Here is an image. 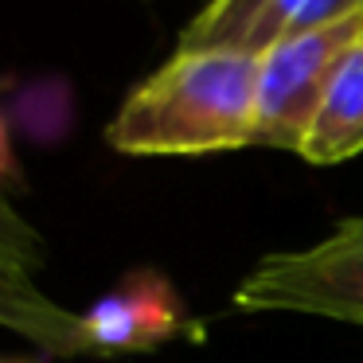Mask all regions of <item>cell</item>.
<instances>
[{
    "instance_id": "cell-1",
    "label": "cell",
    "mask_w": 363,
    "mask_h": 363,
    "mask_svg": "<svg viewBox=\"0 0 363 363\" xmlns=\"http://www.w3.org/2000/svg\"><path fill=\"white\" fill-rule=\"evenodd\" d=\"M258 55L176 51L121 102L106 141L133 157H199L254 145Z\"/></svg>"
},
{
    "instance_id": "cell-2",
    "label": "cell",
    "mask_w": 363,
    "mask_h": 363,
    "mask_svg": "<svg viewBox=\"0 0 363 363\" xmlns=\"http://www.w3.org/2000/svg\"><path fill=\"white\" fill-rule=\"evenodd\" d=\"M242 313H301L363 328V219L340 223L305 250L266 254L235 289Z\"/></svg>"
},
{
    "instance_id": "cell-3",
    "label": "cell",
    "mask_w": 363,
    "mask_h": 363,
    "mask_svg": "<svg viewBox=\"0 0 363 363\" xmlns=\"http://www.w3.org/2000/svg\"><path fill=\"white\" fill-rule=\"evenodd\" d=\"M363 40V9L328 24L293 32L258 55V98H254V145L301 152L332 74Z\"/></svg>"
},
{
    "instance_id": "cell-4",
    "label": "cell",
    "mask_w": 363,
    "mask_h": 363,
    "mask_svg": "<svg viewBox=\"0 0 363 363\" xmlns=\"http://www.w3.org/2000/svg\"><path fill=\"white\" fill-rule=\"evenodd\" d=\"M363 9V0H207L180 32V51L262 55L277 40Z\"/></svg>"
},
{
    "instance_id": "cell-5",
    "label": "cell",
    "mask_w": 363,
    "mask_h": 363,
    "mask_svg": "<svg viewBox=\"0 0 363 363\" xmlns=\"http://www.w3.org/2000/svg\"><path fill=\"white\" fill-rule=\"evenodd\" d=\"M180 308L172 289L157 277L141 274L129 285L106 293L98 305L82 313V328L94 352H137L180 332Z\"/></svg>"
},
{
    "instance_id": "cell-6",
    "label": "cell",
    "mask_w": 363,
    "mask_h": 363,
    "mask_svg": "<svg viewBox=\"0 0 363 363\" xmlns=\"http://www.w3.org/2000/svg\"><path fill=\"white\" fill-rule=\"evenodd\" d=\"M0 328L20 332L48 355H90L82 313H71L40 289V281L0 262Z\"/></svg>"
},
{
    "instance_id": "cell-7",
    "label": "cell",
    "mask_w": 363,
    "mask_h": 363,
    "mask_svg": "<svg viewBox=\"0 0 363 363\" xmlns=\"http://www.w3.org/2000/svg\"><path fill=\"white\" fill-rule=\"evenodd\" d=\"M363 152V40L344 55L305 133L301 157L313 164H340Z\"/></svg>"
},
{
    "instance_id": "cell-8",
    "label": "cell",
    "mask_w": 363,
    "mask_h": 363,
    "mask_svg": "<svg viewBox=\"0 0 363 363\" xmlns=\"http://www.w3.org/2000/svg\"><path fill=\"white\" fill-rule=\"evenodd\" d=\"M0 262L20 274L35 277L48 262V246H43V235L9 203L0 199Z\"/></svg>"
},
{
    "instance_id": "cell-9",
    "label": "cell",
    "mask_w": 363,
    "mask_h": 363,
    "mask_svg": "<svg viewBox=\"0 0 363 363\" xmlns=\"http://www.w3.org/2000/svg\"><path fill=\"white\" fill-rule=\"evenodd\" d=\"M12 168V152H9V129H4V118H0V176H9Z\"/></svg>"
}]
</instances>
